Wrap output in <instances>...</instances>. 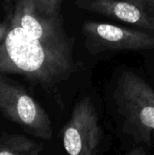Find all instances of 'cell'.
Here are the masks:
<instances>
[{"mask_svg": "<svg viewBox=\"0 0 154 155\" xmlns=\"http://www.w3.org/2000/svg\"><path fill=\"white\" fill-rule=\"evenodd\" d=\"M11 26L0 46V73L22 76L32 85L54 92L74 71V39L62 15L45 16L33 0H4Z\"/></svg>", "mask_w": 154, "mask_h": 155, "instance_id": "cell-1", "label": "cell"}, {"mask_svg": "<svg viewBox=\"0 0 154 155\" xmlns=\"http://www.w3.org/2000/svg\"><path fill=\"white\" fill-rule=\"evenodd\" d=\"M113 98L131 134L138 142L151 145L154 141L153 88L136 74L124 72L117 82Z\"/></svg>", "mask_w": 154, "mask_h": 155, "instance_id": "cell-2", "label": "cell"}, {"mask_svg": "<svg viewBox=\"0 0 154 155\" xmlns=\"http://www.w3.org/2000/svg\"><path fill=\"white\" fill-rule=\"evenodd\" d=\"M0 115L42 140L53 137L51 119L25 87L0 73Z\"/></svg>", "mask_w": 154, "mask_h": 155, "instance_id": "cell-3", "label": "cell"}, {"mask_svg": "<svg viewBox=\"0 0 154 155\" xmlns=\"http://www.w3.org/2000/svg\"><path fill=\"white\" fill-rule=\"evenodd\" d=\"M84 46L91 54L106 51L154 49V33L97 21H85L82 26Z\"/></svg>", "mask_w": 154, "mask_h": 155, "instance_id": "cell-4", "label": "cell"}, {"mask_svg": "<svg viewBox=\"0 0 154 155\" xmlns=\"http://www.w3.org/2000/svg\"><path fill=\"white\" fill-rule=\"evenodd\" d=\"M102 139L97 112L90 97H84L75 104L70 121L62 131L64 148L71 155H95Z\"/></svg>", "mask_w": 154, "mask_h": 155, "instance_id": "cell-5", "label": "cell"}, {"mask_svg": "<svg viewBox=\"0 0 154 155\" xmlns=\"http://www.w3.org/2000/svg\"><path fill=\"white\" fill-rule=\"evenodd\" d=\"M83 10L98 14L154 33V15L127 0H74Z\"/></svg>", "mask_w": 154, "mask_h": 155, "instance_id": "cell-6", "label": "cell"}, {"mask_svg": "<svg viewBox=\"0 0 154 155\" xmlns=\"http://www.w3.org/2000/svg\"><path fill=\"white\" fill-rule=\"evenodd\" d=\"M43 151V144L24 134L5 132L0 134V155H38Z\"/></svg>", "mask_w": 154, "mask_h": 155, "instance_id": "cell-7", "label": "cell"}, {"mask_svg": "<svg viewBox=\"0 0 154 155\" xmlns=\"http://www.w3.org/2000/svg\"><path fill=\"white\" fill-rule=\"evenodd\" d=\"M37 10L45 16L61 15L63 0H33Z\"/></svg>", "mask_w": 154, "mask_h": 155, "instance_id": "cell-8", "label": "cell"}, {"mask_svg": "<svg viewBox=\"0 0 154 155\" xmlns=\"http://www.w3.org/2000/svg\"><path fill=\"white\" fill-rule=\"evenodd\" d=\"M5 12V17L3 21H0V46L4 43L6 35L9 31V28L11 26V17L9 13L6 10H4Z\"/></svg>", "mask_w": 154, "mask_h": 155, "instance_id": "cell-9", "label": "cell"}, {"mask_svg": "<svg viewBox=\"0 0 154 155\" xmlns=\"http://www.w3.org/2000/svg\"><path fill=\"white\" fill-rule=\"evenodd\" d=\"M129 2H132L140 7L143 8L147 12L151 13L154 15V0H127Z\"/></svg>", "mask_w": 154, "mask_h": 155, "instance_id": "cell-10", "label": "cell"}, {"mask_svg": "<svg viewBox=\"0 0 154 155\" xmlns=\"http://www.w3.org/2000/svg\"><path fill=\"white\" fill-rule=\"evenodd\" d=\"M127 154L130 155H142V154H146V151L143 150V147H140V148H136L135 150H133L131 152H128Z\"/></svg>", "mask_w": 154, "mask_h": 155, "instance_id": "cell-11", "label": "cell"}]
</instances>
